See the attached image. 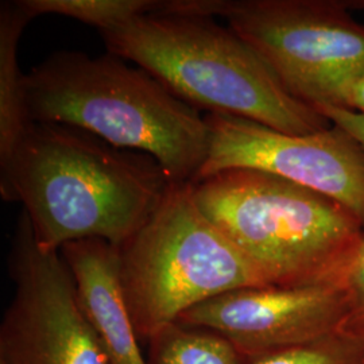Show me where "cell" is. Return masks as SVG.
Wrapping results in <instances>:
<instances>
[{"label":"cell","instance_id":"6da1fadb","mask_svg":"<svg viewBox=\"0 0 364 364\" xmlns=\"http://www.w3.org/2000/svg\"><path fill=\"white\" fill-rule=\"evenodd\" d=\"M170 182L154 158L58 123H30L0 166L1 198L23 204L39 247L49 251L85 239L120 247Z\"/></svg>","mask_w":364,"mask_h":364},{"label":"cell","instance_id":"7a4b0ae2","mask_svg":"<svg viewBox=\"0 0 364 364\" xmlns=\"http://www.w3.org/2000/svg\"><path fill=\"white\" fill-rule=\"evenodd\" d=\"M28 122L87 131L154 158L170 181L191 183L209 151V127L193 105L147 70L107 52H58L26 75Z\"/></svg>","mask_w":364,"mask_h":364},{"label":"cell","instance_id":"3957f363","mask_svg":"<svg viewBox=\"0 0 364 364\" xmlns=\"http://www.w3.org/2000/svg\"><path fill=\"white\" fill-rule=\"evenodd\" d=\"M100 34L107 52L147 70L197 109L296 135L331 126L313 107L287 92L245 39L212 16L146 14Z\"/></svg>","mask_w":364,"mask_h":364},{"label":"cell","instance_id":"277c9868","mask_svg":"<svg viewBox=\"0 0 364 364\" xmlns=\"http://www.w3.org/2000/svg\"><path fill=\"white\" fill-rule=\"evenodd\" d=\"M196 204L273 287H346L364 228L336 201L252 169L191 182Z\"/></svg>","mask_w":364,"mask_h":364},{"label":"cell","instance_id":"5b68a950","mask_svg":"<svg viewBox=\"0 0 364 364\" xmlns=\"http://www.w3.org/2000/svg\"><path fill=\"white\" fill-rule=\"evenodd\" d=\"M119 258L124 297L144 341L209 299L270 287L198 208L185 182H170L151 216L119 247Z\"/></svg>","mask_w":364,"mask_h":364},{"label":"cell","instance_id":"8992f818","mask_svg":"<svg viewBox=\"0 0 364 364\" xmlns=\"http://www.w3.org/2000/svg\"><path fill=\"white\" fill-rule=\"evenodd\" d=\"M180 13L221 16L258 53L287 92L323 102L338 78L364 68V25L344 0H178Z\"/></svg>","mask_w":364,"mask_h":364},{"label":"cell","instance_id":"52a82bcc","mask_svg":"<svg viewBox=\"0 0 364 364\" xmlns=\"http://www.w3.org/2000/svg\"><path fill=\"white\" fill-rule=\"evenodd\" d=\"M9 264L14 296L0 326V363L112 364L81 311L61 252L39 247L25 210Z\"/></svg>","mask_w":364,"mask_h":364},{"label":"cell","instance_id":"ba28073f","mask_svg":"<svg viewBox=\"0 0 364 364\" xmlns=\"http://www.w3.org/2000/svg\"><path fill=\"white\" fill-rule=\"evenodd\" d=\"M205 120L208 156L196 180L223 170L264 171L336 201L364 228V154L344 131L331 124L296 135L223 114Z\"/></svg>","mask_w":364,"mask_h":364},{"label":"cell","instance_id":"9c48e42d","mask_svg":"<svg viewBox=\"0 0 364 364\" xmlns=\"http://www.w3.org/2000/svg\"><path fill=\"white\" fill-rule=\"evenodd\" d=\"M348 311L346 287L270 285L209 299L177 323L216 332L250 358L328 338L343 331Z\"/></svg>","mask_w":364,"mask_h":364},{"label":"cell","instance_id":"30bf717a","mask_svg":"<svg viewBox=\"0 0 364 364\" xmlns=\"http://www.w3.org/2000/svg\"><path fill=\"white\" fill-rule=\"evenodd\" d=\"M73 277L87 321L112 364H149L120 279L119 248L100 239L69 242L60 250Z\"/></svg>","mask_w":364,"mask_h":364},{"label":"cell","instance_id":"8fae6325","mask_svg":"<svg viewBox=\"0 0 364 364\" xmlns=\"http://www.w3.org/2000/svg\"><path fill=\"white\" fill-rule=\"evenodd\" d=\"M33 19L22 0L0 3V166L10 159L30 124L26 75L19 68L18 45Z\"/></svg>","mask_w":364,"mask_h":364},{"label":"cell","instance_id":"7c38bea8","mask_svg":"<svg viewBox=\"0 0 364 364\" xmlns=\"http://www.w3.org/2000/svg\"><path fill=\"white\" fill-rule=\"evenodd\" d=\"M149 343V364H242L243 356L234 344L204 328L174 323Z\"/></svg>","mask_w":364,"mask_h":364},{"label":"cell","instance_id":"4fadbf2b","mask_svg":"<svg viewBox=\"0 0 364 364\" xmlns=\"http://www.w3.org/2000/svg\"><path fill=\"white\" fill-rule=\"evenodd\" d=\"M34 18L55 14L96 27L100 33L129 23L132 19L162 11L165 0H22Z\"/></svg>","mask_w":364,"mask_h":364},{"label":"cell","instance_id":"5bb4252c","mask_svg":"<svg viewBox=\"0 0 364 364\" xmlns=\"http://www.w3.org/2000/svg\"><path fill=\"white\" fill-rule=\"evenodd\" d=\"M242 364H364V340L343 329L309 344L243 358Z\"/></svg>","mask_w":364,"mask_h":364},{"label":"cell","instance_id":"9a60e30c","mask_svg":"<svg viewBox=\"0 0 364 364\" xmlns=\"http://www.w3.org/2000/svg\"><path fill=\"white\" fill-rule=\"evenodd\" d=\"M346 290L350 311L343 329L364 340V243L348 274Z\"/></svg>","mask_w":364,"mask_h":364},{"label":"cell","instance_id":"2e32d148","mask_svg":"<svg viewBox=\"0 0 364 364\" xmlns=\"http://www.w3.org/2000/svg\"><path fill=\"white\" fill-rule=\"evenodd\" d=\"M318 105H340L364 115V68L335 81Z\"/></svg>","mask_w":364,"mask_h":364},{"label":"cell","instance_id":"e0dca14e","mask_svg":"<svg viewBox=\"0 0 364 364\" xmlns=\"http://www.w3.org/2000/svg\"><path fill=\"white\" fill-rule=\"evenodd\" d=\"M314 109L326 117L332 126L350 135L364 154V115L335 105H318Z\"/></svg>","mask_w":364,"mask_h":364},{"label":"cell","instance_id":"ac0fdd59","mask_svg":"<svg viewBox=\"0 0 364 364\" xmlns=\"http://www.w3.org/2000/svg\"><path fill=\"white\" fill-rule=\"evenodd\" d=\"M0 364H4V363H0Z\"/></svg>","mask_w":364,"mask_h":364}]
</instances>
